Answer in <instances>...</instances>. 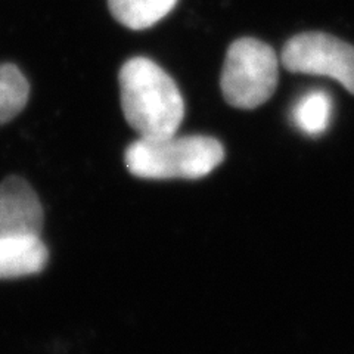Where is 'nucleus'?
Listing matches in <instances>:
<instances>
[{"instance_id": "1", "label": "nucleus", "mask_w": 354, "mask_h": 354, "mask_svg": "<svg viewBox=\"0 0 354 354\" xmlns=\"http://www.w3.org/2000/svg\"><path fill=\"white\" fill-rule=\"evenodd\" d=\"M121 108L129 126L142 139L173 136L185 117L179 87L158 64L131 58L118 74Z\"/></svg>"}, {"instance_id": "2", "label": "nucleus", "mask_w": 354, "mask_h": 354, "mask_svg": "<svg viewBox=\"0 0 354 354\" xmlns=\"http://www.w3.org/2000/svg\"><path fill=\"white\" fill-rule=\"evenodd\" d=\"M225 160V148L209 136L142 139L126 149L127 170L140 179H201Z\"/></svg>"}, {"instance_id": "3", "label": "nucleus", "mask_w": 354, "mask_h": 354, "mask_svg": "<svg viewBox=\"0 0 354 354\" xmlns=\"http://www.w3.org/2000/svg\"><path fill=\"white\" fill-rule=\"evenodd\" d=\"M279 61L268 43L242 37L230 44L220 87L226 102L239 109H254L266 104L278 86Z\"/></svg>"}, {"instance_id": "4", "label": "nucleus", "mask_w": 354, "mask_h": 354, "mask_svg": "<svg viewBox=\"0 0 354 354\" xmlns=\"http://www.w3.org/2000/svg\"><path fill=\"white\" fill-rule=\"evenodd\" d=\"M288 71L325 75L354 95V46L330 35L308 31L288 40L282 50Z\"/></svg>"}, {"instance_id": "5", "label": "nucleus", "mask_w": 354, "mask_h": 354, "mask_svg": "<svg viewBox=\"0 0 354 354\" xmlns=\"http://www.w3.org/2000/svg\"><path fill=\"white\" fill-rule=\"evenodd\" d=\"M43 207L35 189L18 176L0 183V239L40 236Z\"/></svg>"}, {"instance_id": "6", "label": "nucleus", "mask_w": 354, "mask_h": 354, "mask_svg": "<svg viewBox=\"0 0 354 354\" xmlns=\"http://www.w3.org/2000/svg\"><path fill=\"white\" fill-rule=\"evenodd\" d=\"M49 251L40 236L0 239V279H17L40 273L48 264Z\"/></svg>"}, {"instance_id": "7", "label": "nucleus", "mask_w": 354, "mask_h": 354, "mask_svg": "<svg viewBox=\"0 0 354 354\" xmlns=\"http://www.w3.org/2000/svg\"><path fill=\"white\" fill-rule=\"evenodd\" d=\"M177 0H108L113 17L130 30H147L167 17Z\"/></svg>"}, {"instance_id": "8", "label": "nucleus", "mask_w": 354, "mask_h": 354, "mask_svg": "<svg viewBox=\"0 0 354 354\" xmlns=\"http://www.w3.org/2000/svg\"><path fill=\"white\" fill-rule=\"evenodd\" d=\"M332 97L325 91H310L298 97L292 108V121L295 127L307 136H320L330 124Z\"/></svg>"}, {"instance_id": "9", "label": "nucleus", "mask_w": 354, "mask_h": 354, "mask_svg": "<svg viewBox=\"0 0 354 354\" xmlns=\"http://www.w3.org/2000/svg\"><path fill=\"white\" fill-rule=\"evenodd\" d=\"M30 84L14 64H0V126L15 118L26 108Z\"/></svg>"}]
</instances>
